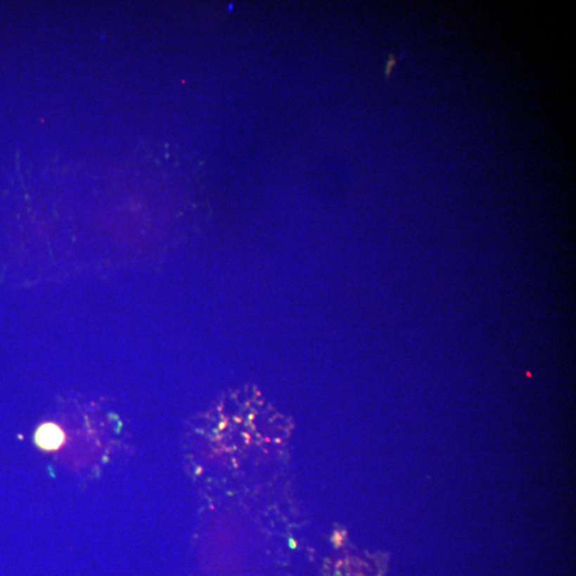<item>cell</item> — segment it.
<instances>
[{
	"mask_svg": "<svg viewBox=\"0 0 576 576\" xmlns=\"http://www.w3.org/2000/svg\"><path fill=\"white\" fill-rule=\"evenodd\" d=\"M63 441V431L57 425L49 423V424L42 425L37 430V444L45 451H56L62 445Z\"/></svg>",
	"mask_w": 576,
	"mask_h": 576,
	"instance_id": "6da1fadb",
	"label": "cell"
},
{
	"mask_svg": "<svg viewBox=\"0 0 576 576\" xmlns=\"http://www.w3.org/2000/svg\"><path fill=\"white\" fill-rule=\"evenodd\" d=\"M395 64H396L395 58H394V56H391V57H390L389 62H388L387 71H385L387 75H389L390 72H391L392 68H393L394 65H395Z\"/></svg>",
	"mask_w": 576,
	"mask_h": 576,
	"instance_id": "7a4b0ae2",
	"label": "cell"
}]
</instances>
